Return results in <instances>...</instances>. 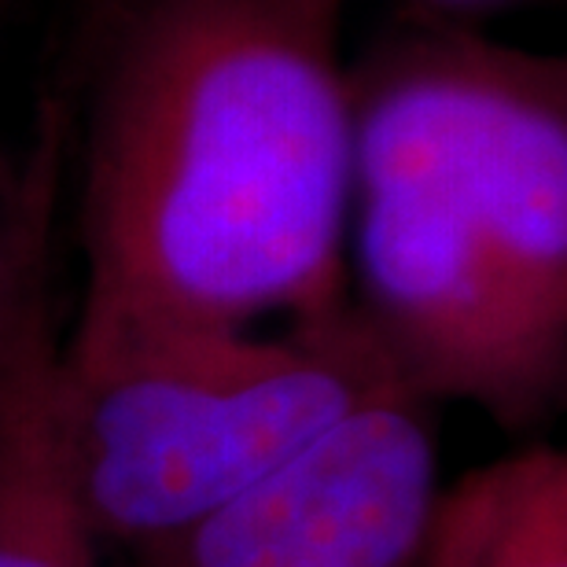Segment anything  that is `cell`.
<instances>
[{
    "label": "cell",
    "instance_id": "6da1fadb",
    "mask_svg": "<svg viewBox=\"0 0 567 567\" xmlns=\"http://www.w3.org/2000/svg\"><path fill=\"white\" fill-rule=\"evenodd\" d=\"M347 0H130L82 147L63 347L236 336L350 302Z\"/></svg>",
    "mask_w": 567,
    "mask_h": 567
},
{
    "label": "cell",
    "instance_id": "7a4b0ae2",
    "mask_svg": "<svg viewBox=\"0 0 567 567\" xmlns=\"http://www.w3.org/2000/svg\"><path fill=\"white\" fill-rule=\"evenodd\" d=\"M350 306L416 399L505 431L567 388V63L394 16L350 63Z\"/></svg>",
    "mask_w": 567,
    "mask_h": 567
},
{
    "label": "cell",
    "instance_id": "3957f363",
    "mask_svg": "<svg viewBox=\"0 0 567 567\" xmlns=\"http://www.w3.org/2000/svg\"><path fill=\"white\" fill-rule=\"evenodd\" d=\"M391 391L410 388L350 302L277 336L60 347L66 468L89 535L118 557L155 546Z\"/></svg>",
    "mask_w": 567,
    "mask_h": 567
},
{
    "label": "cell",
    "instance_id": "277c9868",
    "mask_svg": "<svg viewBox=\"0 0 567 567\" xmlns=\"http://www.w3.org/2000/svg\"><path fill=\"white\" fill-rule=\"evenodd\" d=\"M442 494L431 402L391 391L118 567H421Z\"/></svg>",
    "mask_w": 567,
    "mask_h": 567
},
{
    "label": "cell",
    "instance_id": "5b68a950",
    "mask_svg": "<svg viewBox=\"0 0 567 567\" xmlns=\"http://www.w3.org/2000/svg\"><path fill=\"white\" fill-rule=\"evenodd\" d=\"M0 567H100L66 468L55 321L0 369Z\"/></svg>",
    "mask_w": 567,
    "mask_h": 567
},
{
    "label": "cell",
    "instance_id": "8992f818",
    "mask_svg": "<svg viewBox=\"0 0 567 567\" xmlns=\"http://www.w3.org/2000/svg\"><path fill=\"white\" fill-rule=\"evenodd\" d=\"M453 567H567V457L530 446L442 494Z\"/></svg>",
    "mask_w": 567,
    "mask_h": 567
},
{
    "label": "cell",
    "instance_id": "52a82bcc",
    "mask_svg": "<svg viewBox=\"0 0 567 567\" xmlns=\"http://www.w3.org/2000/svg\"><path fill=\"white\" fill-rule=\"evenodd\" d=\"M71 118L60 100L44 104L27 152L0 137V369L52 324V225L63 185Z\"/></svg>",
    "mask_w": 567,
    "mask_h": 567
},
{
    "label": "cell",
    "instance_id": "ba28073f",
    "mask_svg": "<svg viewBox=\"0 0 567 567\" xmlns=\"http://www.w3.org/2000/svg\"><path fill=\"white\" fill-rule=\"evenodd\" d=\"M394 16L427 19V22H453V27H475L483 19L505 16V11L527 8L535 0H388Z\"/></svg>",
    "mask_w": 567,
    "mask_h": 567
},
{
    "label": "cell",
    "instance_id": "9c48e42d",
    "mask_svg": "<svg viewBox=\"0 0 567 567\" xmlns=\"http://www.w3.org/2000/svg\"><path fill=\"white\" fill-rule=\"evenodd\" d=\"M442 508V505H439ZM421 567H453L450 557V538H446V527H442V516H435V530H431V542H427V553Z\"/></svg>",
    "mask_w": 567,
    "mask_h": 567
}]
</instances>
